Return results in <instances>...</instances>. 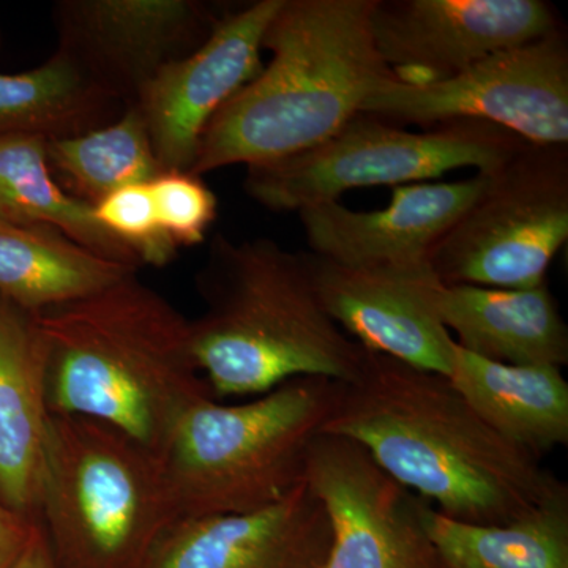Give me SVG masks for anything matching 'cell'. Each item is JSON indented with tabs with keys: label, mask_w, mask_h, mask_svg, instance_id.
<instances>
[{
	"label": "cell",
	"mask_w": 568,
	"mask_h": 568,
	"mask_svg": "<svg viewBox=\"0 0 568 568\" xmlns=\"http://www.w3.org/2000/svg\"><path fill=\"white\" fill-rule=\"evenodd\" d=\"M305 484L331 523L324 568H444L424 521V499L376 465L347 437L321 433Z\"/></svg>",
	"instance_id": "obj_10"
},
{
	"label": "cell",
	"mask_w": 568,
	"mask_h": 568,
	"mask_svg": "<svg viewBox=\"0 0 568 568\" xmlns=\"http://www.w3.org/2000/svg\"><path fill=\"white\" fill-rule=\"evenodd\" d=\"M376 0H284L264 33L271 62L213 115L190 174L310 151L395 77L373 39Z\"/></svg>",
	"instance_id": "obj_3"
},
{
	"label": "cell",
	"mask_w": 568,
	"mask_h": 568,
	"mask_svg": "<svg viewBox=\"0 0 568 568\" xmlns=\"http://www.w3.org/2000/svg\"><path fill=\"white\" fill-rule=\"evenodd\" d=\"M121 106L59 52L37 69L0 74V138L74 136L108 125Z\"/></svg>",
	"instance_id": "obj_23"
},
{
	"label": "cell",
	"mask_w": 568,
	"mask_h": 568,
	"mask_svg": "<svg viewBox=\"0 0 568 568\" xmlns=\"http://www.w3.org/2000/svg\"><path fill=\"white\" fill-rule=\"evenodd\" d=\"M312 257L321 301L349 338L368 353L448 376L457 342L437 315L440 282L428 264L364 268Z\"/></svg>",
	"instance_id": "obj_14"
},
{
	"label": "cell",
	"mask_w": 568,
	"mask_h": 568,
	"mask_svg": "<svg viewBox=\"0 0 568 568\" xmlns=\"http://www.w3.org/2000/svg\"><path fill=\"white\" fill-rule=\"evenodd\" d=\"M444 568H568V488L499 525H473L422 504Z\"/></svg>",
	"instance_id": "obj_21"
},
{
	"label": "cell",
	"mask_w": 568,
	"mask_h": 568,
	"mask_svg": "<svg viewBox=\"0 0 568 568\" xmlns=\"http://www.w3.org/2000/svg\"><path fill=\"white\" fill-rule=\"evenodd\" d=\"M93 213L111 234L133 250L141 265L164 267L178 254V246L160 223L151 183L118 190L100 201Z\"/></svg>",
	"instance_id": "obj_25"
},
{
	"label": "cell",
	"mask_w": 568,
	"mask_h": 568,
	"mask_svg": "<svg viewBox=\"0 0 568 568\" xmlns=\"http://www.w3.org/2000/svg\"><path fill=\"white\" fill-rule=\"evenodd\" d=\"M37 525L39 518L18 514L0 503V568L17 567Z\"/></svg>",
	"instance_id": "obj_27"
},
{
	"label": "cell",
	"mask_w": 568,
	"mask_h": 568,
	"mask_svg": "<svg viewBox=\"0 0 568 568\" xmlns=\"http://www.w3.org/2000/svg\"><path fill=\"white\" fill-rule=\"evenodd\" d=\"M222 18L197 0H63L54 6L55 52L130 106L164 65L200 48Z\"/></svg>",
	"instance_id": "obj_11"
},
{
	"label": "cell",
	"mask_w": 568,
	"mask_h": 568,
	"mask_svg": "<svg viewBox=\"0 0 568 568\" xmlns=\"http://www.w3.org/2000/svg\"><path fill=\"white\" fill-rule=\"evenodd\" d=\"M14 568H59L40 523L33 530V536L28 548H26L24 555Z\"/></svg>",
	"instance_id": "obj_28"
},
{
	"label": "cell",
	"mask_w": 568,
	"mask_h": 568,
	"mask_svg": "<svg viewBox=\"0 0 568 568\" xmlns=\"http://www.w3.org/2000/svg\"><path fill=\"white\" fill-rule=\"evenodd\" d=\"M331 540L323 503L304 481L257 510L179 518L144 568H324Z\"/></svg>",
	"instance_id": "obj_16"
},
{
	"label": "cell",
	"mask_w": 568,
	"mask_h": 568,
	"mask_svg": "<svg viewBox=\"0 0 568 568\" xmlns=\"http://www.w3.org/2000/svg\"><path fill=\"white\" fill-rule=\"evenodd\" d=\"M485 174L457 182L394 186L379 211L357 212L327 201L301 215L313 256L345 267H410L428 264L433 245L484 190Z\"/></svg>",
	"instance_id": "obj_15"
},
{
	"label": "cell",
	"mask_w": 568,
	"mask_h": 568,
	"mask_svg": "<svg viewBox=\"0 0 568 568\" xmlns=\"http://www.w3.org/2000/svg\"><path fill=\"white\" fill-rule=\"evenodd\" d=\"M0 222L55 227L100 256L142 267L133 250L97 220L92 205L54 181L41 138H0Z\"/></svg>",
	"instance_id": "obj_22"
},
{
	"label": "cell",
	"mask_w": 568,
	"mask_h": 568,
	"mask_svg": "<svg viewBox=\"0 0 568 568\" xmlns=\"http://www.w3.org/2000/svg\"><path fill=\"white\" fill-rule=\"evenodd\" d=\"M37 518L59 568H144L179 519L159 454L103 422L52 414Z\"/></svg>",
	"instance_id": "obj_6"
},
{
	"label": "cell",
	"mask_w": 568,
	"mask_h": 568,
	"mask_svg": "<svg viewBox=\"0 0 568 568\" xmlns=\"http://www.w3.org/2000/svg\"><path fill=\"white\" fill-rule=\"evenodd\" d=\"M528 142L481 122H452L414 133L358 114L323 144L246 166L245 192L268 211L301 212L347 190L409 185L459 168L489 173Z\"/></svg>",
	"instance_id": "obj_7"
},
{
	"label": "cell",
	"mask_w": 568,
	"mask_h": 568,
	"mask_svg": "<svg viewBox=\"0 0 568 568\" xmlns=\"http://www.w3.org/2000/svg\"><path fill=\"white\" fill-rule=\"evenodd\" d=\"M436 308L467 353L507 365L568 364V328L548 283L528 290L440 283Z\"/></svg>",
	"instance_id": "obj_18"
},
{
	"label": "cell",
	"mask_w": 568,
	"mask_h": 568,
	"mask_svg": "<svg viewBox=\"0 0 568 568\" xmlns=\"http://www.w3.org/2000/svg\"><path fill=\"white\" fill-rule=\"evenodd\" d=\"M138 274L41 224L0 222V297L40 313Z\"/></svg>",
	"instance_id": "obj_20"
},
{
	"label": "cell",
	"mask_w": 568,
	"mask_h": 568,
	"mask_svg": "<svg viewBox=\"0 0 568 568\" xmlns=\"http://www.w3.org/2000/svg\"><path fill=\"white\" fill-rule=\"evenodd\" d=\"M361 114L437 126L481 122L537 145L568 144V44L558 29L544 39L497 52L446 80L392 77L366 99Z\"/></svg>",
	"instance_id": "obj_9"
},
{
	"label": "cell",
	"mask_w": 568,
	"mask_h": 568,
	"mask_svg": "<svg viewBox=\"0 0 568 568\" xmlns=\"http://www.w3.org/2000/svg\"><path fill=\"white\" fill-rule=\"evenodd\" d=\"M342 386L302 376L235 405L211 396L190 407L160 454L178 517L245 514L304 484Z\"/></svg>",
	"instance_id": "obj_5"
},
{
	"label": "cell",
	"mask_w": 568,
	"mask_h": 568,
	"mask_svg": "<svg viewBox=\"0 0 568 568\" xmlns=\"http://www.w3.org/2000/svg\"><path fill=\"white\" fill-rule=\"evenodd\" d=\"M151 186L160 223L175 246L203 244L219 203L200 175L166 171Z\"/></svg>",
	"instance_id": "obj_26"
},
{
	"label": "cell",
	"mask_w": 568,
	"mask_h": 568,
	"mask_svg": "<svg viewBox=\"0 0 568 568\" xmlns=\"http://www.w3.org/2000/svg\"><path fill=\"white\" fill-rule=\"evenodd\" d=\"M196 287L204 312L190 321L194 357L220 402L302 376L349 384L365 368L369 353L328 315L310 253L215 235Z\"/></svg>",
	"instance_id": "obj_4"
},
{
	"label": "cell",
	"mask_w": 568,
	"mask_h": 568,
	"mask_svg": "<svg viewBox=\"0 0 568 568\" xmlns=\"http://www.w3.org/2000/svg\"><path fill=\"white\" fill-rule=\"evenodd\" d=\"M448 379L485 424L537 458L568 443V383L556 366L499 364L455 346Z\"/></svg>",
	"instance_id": "obj_19"
},
{
	"label": "cell",
	"mask_w": 568,
	"mask_h": 568,
	"mask_svg": "<svg viewBox=\"0 0 568 568\" xmlns=\"http://www.w3.org/2000/svg\"><path fill=\"white\" fill-rule=\"evenodd\" d=\"M47 156L51 173L61 178L71 196L92 207L118 190L151 183L164 173L134 104L100 129L48 140Z\"/></svg>",
	"instance_id": "obj_24"
},
{
	"label": "cell",
	"mask_w": 568,
	"mask_h": 568,
	"mask_svg": "<svg viewBox=\"0 0 568 568\" xmlns=\"http://www.w3.org/2000/svg\"><path fill=\"white\" fill-rule=\"evenodd\" d=\"M347 437L440 514L499 525L564 487L541 459L485 424L447 376L368 355L324 432Z\"/></svg>",
	"instance_id": "obj_1"
},
{
	"label": "cell",
	"mask_w": 568,
	"mask_h": 568,
	"mask_svg": "<svg viewBox=\"0 0 568 568\" xmlns=\"http://www.w3.org/2000/svg\"><path fill=\"white\" fill-rule=\"evenodd\" d=\"M544 0H376L373 39L402 81L446 80L558 31Z\"/></svg>",
	"instance_id": "obj_12"
},
{
	"label": "cell",
	"mask_w": 568,
	"mask_h": 568,
	"mask_svg": "<svg viewBox=\"0 0 568 568\" xmlns=\"http://www.w3.org/2000/svg\"><path fill=\"white\" fill-rule=\"evenodd\" d=\"M284 0L224 13L207 40L164 65L142 89L140 110L164 173H190L213 115L263 70L264 33Z\"/></svg>",
	"instance_id": "obj_13"
},
{
	"label": "cell",
	"mask_w": 568,
	"mask_h": 568,
	"mask_svg": "<svg viewBox=\"0 0 568 568\" xmlns=\"http://www.w3.org/2000/svg\"><path fill=\"white\" fill-rule=\"evenodd\" d=\"M485 174L473 204L433 245L443 284L528 290L548 283L568 239L567 145L525 144Z\"/></svg>",
	"instance_id": "obj_8"
},
{
	"label": "cell",
	"mask_w": 568,
	"mask_h": 568,
	"mask_svg": "<svg viewBox=\"0 0 568 568\" xmlns=\"http://www.w3.org/2000/svg\"><path fill=\"white\" fill-rule=\"evenodd\" d=\"M50 418L37 313L0 297V503L29 517L39 510Z\"/></svg>",
	"instance_id": "obj_17"
},
{
	"label": "cell",
	"mask_w": 568,
	"mask_h": 568,
	"mask_svg": "<svg viewBox=\"0 0 568 568\" xmlns=\"http://www.w3.org/2000/svg\"><path fill=\"white\" fill-rule=\"evenodd\" d=\"M37 320L52 416L103 422L160 455L183 414L213 396L190 320L138 274Z\"/></svg>",
	"instance_id": "obj_2"
}]
</instances>
